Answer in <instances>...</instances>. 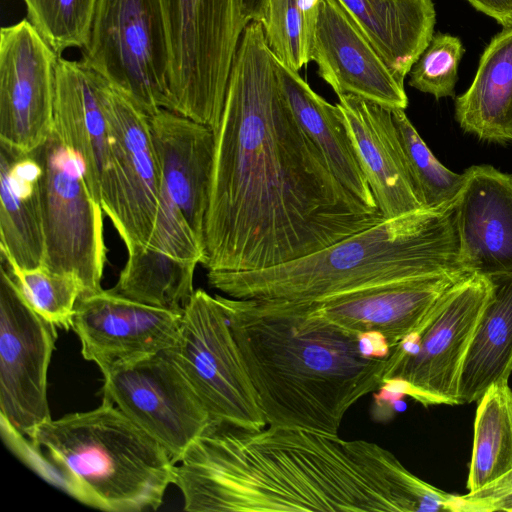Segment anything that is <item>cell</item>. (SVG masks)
Wrapping results in <instances>:
<instances>
[{"label": "cell", "mask_w": 512, "mask_h": 512, "mask_svg": "<svg viewBox=\"0 0 512 512\" xmlns=\"http://www.w3.org/2000/svg\"><path fill=\"white\" fill-rule=\"evenodd\" d=\"M214 133L207 272L277 266L384 219L341 184L296 120L260 22L241 35Z\"/></svg>", "instance_id": "1"}, {"label": "cell", "mask_w": 512, "mask_h": 512, "mask_svg": "<svg viewBox=\"0 0 512 512\" xmlns=\"http://www.w3.org/2000/svg\"><path fill=\"white\" fill-rule=\"evenodd\" d=\"M191 512H456L389 450L338 434L211 420L174 467Z\"/></svg>", "instance_id": "2"}, {"label": "cell", "mask_w": 512, "mask_h": 512, "mask_svg": "<svg viewBox=\"0 0 512 512\" xmlns=\"http://www.w3.org/2000/svg\"><path fill=\"white\" fill-rule=\"evenodd\" d=\"M269 426L338 434L347 411L381 389L388 357L308 303L217 295Z\"/></svg>", "instance_id": "3"}, {"label": "cell", "mask_w": 512, "mask_h": 512, "mask_svg": "<svg viewBox=\"0 0 512 512\" xmlns=\"http://www.w3.org/2000/svg\"><path fill=\"white\" fill-rule=\"evenodd\" d=\"M447 273L468 274L459 263L455 206L383 219L295 260L255 271L207 272V280L231 298L310 303Z\"/></svg>", "instance_id": "4"}, {"label": "cell", "mask_w": 512, "mask_h": 512, "mask_svg": "<svg viewBox=\"0 0 512 512\" xmlns=\"http://www.w3.org/2000/svg\"><path fill=\"white\" fill-rule=\"evenodd\" d=\"M8 443L42 477L103 511L157 510L174 481L167 450L106 399Z\"/></svg>", "instance_id": "5"}, {"label": "cell", "mask_w": 512, "mask_h": 512, "mask_svg": "<svg viewBox=\"0 0 512 512\" xmlns=\"http://www.w3.org/2000/svg\"><path fill=\"white\" fill-rule=\"evenodd\" d=\"M160 1L170 53L171 110L216 129L246 27L238 2Z\"/></svg>", "instance_id": "6"}, {"label": "cell", "mask_w": 512, "mask_h": 512, "mask_svg": "<svg viewBox=\"0 0 512 512\" xmlns=\"http://www.w3.org/2000/svg\"><path fill=\"white\" fill-rule=\"evenodd\" d=\"M491 292L492 282L480 275L453 284L420 329L391 351L381 388L425 407L458 405L461 369Z\"/></svg>", "instance_id": "7"}, {"label": "cell", "mask_w": 512, "mask_h": 512, "mask_svg": "<svg viewBox=\"0 0 512 512\" xmlns=\"http://www.w3.org/2000/svg\"><path fill=\"white\" fill-rule=\"evenodd\" d=\"M83 63L148 115L171 110L170 53L160 0H97Z\"/></svg>", "instance_id": "8"}, {"label": "cell", "mask_w": 512, "mask_h": 512, "mask_svg": "<svg viewBox=\"0 0 512 512\" xmlns=\"http://www.w3.org/2000/svg\"><path fill=\"white\" fill-rule=\"evenodd\" d=\"M33 154L42 169V265L77 276L85 294L98 291L107 255L103 209L87 185L83 165L54 130Z\"/></svg>", "instance_id": "9"}, {"label": "cell", "mask_w": 512, "mask_h": 512, "mask_svg": "<svg viewBox=\"0 0 512 512\" xmlns=\"http://www.w3.org/2000/svg\"><path fill=\"white\" fill-rule=\"evenodd\" d=\"M166 353L183 372L211 420L250 430L267 424L217 295L194 291L182 312L176 344Z\"/></svg>", "instance_id": "10"}, {"label": "cell", "mask_w": 512, "mask_h": 512, "mask_svg": "<svg viewBox=\"0 0 512 512\" xmlns=\"http://www.w3.org/2000/svg\"><path fill=\"white\" fill-rule=\"evenodd\" d=\"M0 414L6 439L29 438L51 418L48 368L57 327L27 301L0 265Z\"/></svg>", "instance_id": "11"}, {"label": "cell", "mask_w": 512, "mask_h": 512, "mask_svg": "<svg viewBox=\"0 0 512 512\" xmlns=\"http://www.w3.org/2000/svg\"><path fill=\"white\" fill-rule=\"evenodd\" d=\"M102 375L103 399L158 441L175 464L211 421L166 351L115 364Z\"/></svg>", "instance_id": "12"}, {"label": "cell", "mask_w": 512, "mask_h": 512, "mask_svg": "<svg viewBox=\"0 0 512 512\" xmlns=\"http://www.w3.org/2000/svg\"><path fill=\"white\" fill-rule=\"evenodd\" d=\"M113 159L114 209L109 218L128 254L152 238L162 184L149 115L104 78L100 86Z\"/></svg>", "instance_id": "13"}, {"label": "cell", "mask_w": 512, "mask_h": 512, "mask_svg": "<svg viewBox=\"0 0 512 512\" xmlns=\"http://www.w3.org/2000/svg\"><path fill=\"white\" fill-rule=\"evenodd\" d=\"M60 56L27 18L0 30V143L30 153L53 130Z\"/></svg>", "instance_id": "14"}, {"label": "cell", "mask_w": 512, "mask_h": 512, "mask_svg": "<svg viewBox=\"0 0 512 512\" xmlns=\"http://www.w3.org/2000/svg\"><path fill=\"white\" fill-rule=\"evenodd\" d=\"M182 312L143 304L112 289L82 295L74 309L72 329L87 361L101 372L111 366L172 348Z\"/></svg>", "instance_id": "15"}, {"label": "cell", "mask_w": 512, "mask_h": 512, "mask_svg": "<svg viewBox=\"0 0 512 512\" xmlns=\"http://www.w3.org/2000/svg\"><path fill=\"white\" fill-rule=\"evenodd\" d=\"M311 61L337 95H355L390 109L408 106L404 84L340 0L320 1Z\"/></svg>", "instance_id": "16"}, {"label": "cell", "mask_w": 512, "mask_h": 512, "mask_svg": "<svg viewBox=\"0 0 512 512\" xmlns=\"http://www.w3.org/2000/svg\"><path fill=\"white\" fill-rule=\"evenodd\" d=\"M102 77L82 60L59 57L53 130L78 156L87 185L108 218L114 209L113 159L101 104Z\"/></svg>", "instance_id": "17"}, {"label": "cell", "mask_w": 512, "mask_h": 512, "mask_svg": "<svg viewBox=\"0 0 512 512\" xmlns=\"http://www.w3.org/2000/svg\"><path fill=\"white\" fill-rule=\"evenodd\" d=\"M467 275L416 277L308 304L314 313L353 334H379L392 351L420 329L441 296Z\"/></svg>", "instance_id": "18"}, {"label": "cell", "mask_w": 512, "mask_h": 512, "mask_svg": "<svg viewBox=\"0 0 512 512\" xmlns=\"http://www.w3.org/2000/svg\"><path fill=\"white\" fill-rule=\"evenodd\" d=\"M455 204L459 263L488 279L512 275V175L473 165Z\"/></svg>", "instance_id": "19"}, {"label": "cell", "mask_w": 512, "mask_h": 512, "mask_svg": "<svg viewBox=\"0 0 512 512\" xmlns=\"http://www.w3.org/2000/svg\"><path fill=\"white\" fill-rule=\"evenodd\" d=\"M149 120L161 169V191L183 213L204 246L215 133L210 127L168 109L149 115Z\"/></svg>", "instance_id": "20"}, {"label": "cell", "mask_w": 512, "mask_h": 512, "mask_svg": "<svg viewBox=\"0 0 512 512\" xmlns=\"http://www.w3.org/2000/svg\"><path fill=\"white\" fill-rule=\"evenodd\" d=\"M337 96V106L384 219L425 209L404 161L392 109L355 95Z\"/></svg>", "instance_id": "21"}, {"label": "cell", "mask_w": 512, "mask_h": 512, "mask_svg": "<svg viewBox=\"0 0 512 512\" xmlns=\"http://www.w3.org/2000/svg\"><path fill=\"white\" fill-rule=\"evenodd\" d=\"M41 173L33 152L0 143V252L21 269L44 260Z\"/></svg>", "instance_id": "22"}, {"label": "cell", "mask_w": 512, "mask_h": 512, "mask_svg": "<svg viewBox=\"0 0 512 512\" xmlns=\"http://www.w3.org/2000/svg\"><path fill=\"white\" fill-rule=\"evenodd\" d=\"M274 67L286 103L300 126L323 153L336 178L360 200L377 206L337 104L332 105L318 95L298 71L275 56Z\"/></svg>", "instance_id": "23"}, {"label": "cell", "mask_w": 512, "mask_h": 512, "mask_svg": "<svg viewBox=\"0 0 512 512\" xmlns=\"http://www.w3.org/2000/svg\"><path fill=\"white\" fill-rule=\"evenodd\" d=\"M385 63L404 84L405 77L434 35L432 0H340Z\"/></svg>", "instance_id": "24"}, {"label": "cell", "mask_w": 512, "mask_h": 512, "mask_svg": "<svg viewBox=\"0 0 512 512\" xmlns=\"http://www.w3.org/2000/svg\"><path fill=\"white\" fill-rule=\"evenodd\" d=\"M455 118L481 140L512 141V26L484 49L471 85L455 99Z\"/></svg>", "instance_id": "25"}, {"label": "cell", "mask_w": 512, "mask_h": 512, "mask_svg": "<svg viewBox=\"0 0 512 512\" xmlns=\"http://www.w3.org/2000/svg\"><path fill=\"white\" fill-rule=\"evenodd\" d=\"M492 292L461 369L458 405L477 402L512 374V275L490 278Z\"/></svg>", "instance_id": "26"}, {"label": "cell", "mask_w": 512, "mask_h": 512, "mask_svg": "<svg viewBox=\"0 0 512 512\" xmlns=\"http://www.w3.org/2000/svg\"><path fill=\"white\" fill-rule=\"evenodd\" d=\"M512 470V388L491 386L477 401L466 483L472 493Z\"/></svg>", "instance_id": "27"}, {"label": "cell", "mask_w": 512, "mask_h": 512, "mask_svg": "<svg viewBox=\"0 0 512 512\" xmlns=\"http://www.w3.org/2000/svg\"><path fill=\"white\" fill-rule=\"evenodd\" d=\"M197 265L149 247L141 248L128 254L112 290L143 304L183 312L195 291Z\"/></svg>", "instance_id": "28"}, {"label": "cell", "mask_w": 512, "mask_h": 512, "mask_svg": "<svg viewBox=\"0 0 512 512\" xmlns=\"http://www.w3.org/2000/svg\"><path fill=\"white\" fill-rule=\"evenodd\" d=\"M391 112L406 167L424 208L441 210L455 206L465 182V172H453L437 160L404 109Z\"/></svg>", "instance_id": "29"}, {"label": "cell", "mask_w": 512, "mask_h": 512, "mask_svg": "<svg viewBox=\"0 0 512 512\" xmlns=\"http://www.w3.org/2000/svg\"><path fill=\"white\" fill-rule=\"evenodd\" d=\"M1 265L7 270L29 304L57 328H72L78 299L85 294L81 280L70 273H58L41 265L21 269L0 252Z\"/></svg>", "instance_id": "30"}, {"label": "cell", "mask_w": 512, "mask_h": 512, "mask_svg": "<svg viewBox=\"0 0 512 512\" xmlns=\"http://www.w3.org/2000/svg\"><path fill=\"white\" fill-rule=\"evenodd\" d=\"M27 20L58 56L86 44L97 0H22Z\"/></svg>", "instance_id": "31"}, {"label": "cell", "mask_w": 512, "mask_h": 512, "mask_svg": "<svg viewBox=\"0 0 512 512\" xmlns=\"http://www.w3.org/2000/svg\"><path fill=\"white\" fill-rule=\"evenodd\" d=\"M261 24L272 54L282 63L299 71L311 61L312 36L299 0H268Z\"/></svg>", "instance_id": "32"}, {"label": "cell", "mask_w": 512, "mask_h": 512, "mask_svg": "<svg viewBox=\"0 0 512 512\" xmlns=\"http://www.w3.org/2000/svg\"><path fill=\"white\" fill-rule=\"evenodd\" d=\"M465 48L460 38L436 33L412 66L409 85L436 99L455 96L458 66Z\"/></svg>", "instance_id": "33"}, {"label": "cell", "mask_w": 512, "mask_h": 512, "mask_svg": "<svg viewBox=\"0 0 512 512\" xmlns=\"http://www.w3.org/2000/svg\"><path fill=\"white\" fill-rule=\"evenodd\" d=\"M512 511V470L480 490L458 495V512Z\"/></svg>", "instance_id": "34"}, {"label": "cell", "mask_w": 512, "mask_h": 512, "mask_svg": "<svg viewBox=\"0 0 512 512\" xmlns=\"http://www.w3.org/2000/svg\"><path fill=\"white\" fill-rule=\"evenodd\" d=\"M476 10L496 20L504 28L512 26V0H467Z\"/></svg>", "instance_id": "35"}, {"label": "cell", "mask_w": 512, "mask_h": 512, "mask_svg": "<svg viewBox=\"0 0 512 512\" xmlns=\"http://www.w3.org/2000/svg\"><path fill=\"white\" fill-rule=\"evenodd\" d=\"M244 23H262L266 17L268 0H237Z\"/></svg>", "instance_id": "36"}]
</instances>
